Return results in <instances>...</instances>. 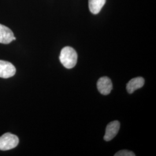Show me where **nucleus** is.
I'll use <instances>...</instances> for the list:
<instances>
[{
	"mask_svg": "<svg viewBox=\"0 0 156 156\" xmlns=\"http://www.w3.org/2000/svg\"><path fill=\"white\" fill-rule=\"evenodd\" d=\"M59 58L64 67L67 69H71L77 63L78 55L73 48L66 46L61 50Z\"/></svg>",
	"mask_w": 156,
	"mask_h": 156,
	"instance_id": "1",
	"label": "nucleus"
},
{
	"mask_svg": "<svg viewBox=\"0 0 156 156\" xmlns=\"http://www.w3.org/2000/svg\"><path fill=\"white\" fill-rule=\"evenodd\" d=\"M19 140L16 135L11 133H5L0 137V151H8L16 147Z\"/></svg>",
	"mask_w": 156,
	"mask_h": 156,
	"instance_id": "2",
	"label": "nucleus"
},
{
	"mask_svg": "<svg viewBox=\"0 0 156 156\" xmlns=\"http://www.w3.org/2000/svg\"><path fill=\"white\" fill-rule=\"evenodd\" d=\"M16 73V68L9 62L0 60V78H11Z\"/></svg>",
	"mask_w": 156,
	"mask_h": 156,
	"instance_id": "3",
	"label": "nucleus"
},
{
	"mask_svg": "<svg viewBox=\"0 0 156 156\" xmlns=\"http://www.w3.org/2000/svg\"><path fill=\"white\" fill-rule=\"evenodd\" d=\"M97 86L98 91L102 95L110 94L113 88L111 80L107 76L100 78L97 82Z\"/></svg>",
	"mask_w": 156,
	"mask_h": 156,
	"instance_id": "4",
	"label": "nucleus"
},
{
	"mask_svg": "<svg viewBox=\"0 0 156 156\" xmlns=\"http://www.w3.org/2000/svg\"><path fill=\"white\" fill-rule=\"evenodd\" d=\"M120 126V123L117 120L109 123L106 126L105 134L104 137V140L105 141H110L113 140L118 133Z\"/></svg>",
	"mask_w": 156,
	"mask_h": 156,
	"instance_id": "5",
	"label": "nucleus"
},
{
	"mask_svg": "<svg viewBox=\"0 0 156 156\" xmlns=\"http://www.w3.org/2000/svg\"><path fill=\"white\" fill-rule=\"evenodd\" d=\"M14 40H16V38L11 30L0 24V43L8 44Z\"/></svg>",
	"mask_w": 156,
	"mask_h": 156,
	"instance_id": "6",
	"label": "nucleus"
},
{
	"mask_svg": "<svg viewBox=\"0 0 156 156\" xmlns=\"http://www.w3.org/2000/svg\"><path fill=\"white\" fill-rule=\"evenodd\" d=\"M145 84V79L142 77H137L131 79L127 84V90L132 94L136 90L142 88Z\"/></svg>",
	"mask_w": 156,
	"mask_h": 156,
	"instance_id": "7",
	"label": "nucleus"
},
{
	"mask_svg": "<svg viewBox=\"0 0 156 156\" xmlns=\"http://www.w3.org/2000/svg\"><path fill=\"white\" fill-rule=\"evenodd\" d=\"M106 0H89V8L93 14H98L105 5Z\"/></svg>",
	"mask_w": 156,
	"mask_h": 156,
	"instance_id": "8",
	"label": "nucleus"
},
{
	"mask_svg": "<svg viewBox=\"0 0 156 156\" xmlns=\"http://www.w3.org/2000/svg\"><path fill=\"white\" fill-rule=\"evenodd\" d=\"M135 154L131 151L123 150L117 152L115 156H135Z\"/></svg>",
	"mask_w": 156,
	"mask_h": 156,
	"instance_id": "9",
	"label": "nucleus"
}]
</instances>
